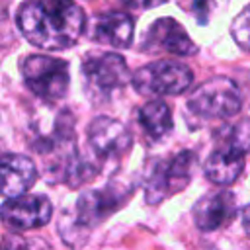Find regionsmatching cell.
<instances>
[{
  "label": "cell",
  "mask_w": 250,
  "mask_h": 250,
  "mask_svg": "<svg viewBox=\"0 0 250 250\" xmlns=\"http://www.w3.org/2000/svg\"><path fill=\"white\" fill-rule=\"evenodd\" d=\"M18 25L35 47L61 51L80 39L86 18L74 0H27L18 12Z\"/></svg>",
  "instance_id": "6da1fadb"
},
{
  "label": "cell",
  "mask_w": 250,
  "mask_h": 250,
  "mask_svg": "<svg viewBox=\"0 0 250 250\" xmlns=\"http://www.w3.org/2000/svg\"><path fill=\"white\" fill-rule=\"evenodd\" d=\"M250 150V117L227 129L223 143L209 154L203 172L217 186H230L244 168V154Z\"/></svg>",
  "instance_id": "7a4b0ae2"
},
{
  "label": "cell",
  "mask_w": 250,
  "mask_h": 250,
  "mask_svg": "<svg viewBox=\"0 0 250 250\" xmlns=\"http://www.w3.org/2000/svg\"><path fill=\"white\" fill-rule=\"evenodd\" d=\"M242 107L238 86L225 76H215L193 90L188 109L201 119H229Z\"/></svg>",
  "instance_id": "3957f363"
},
{
  "label": "cell",
  "mask_w": 250,
  "mask_h": 250,
  "mask_svg": "<svg viewBox=\"0 0 250 250\" xmlns=\"http://www.w3.org/2000/svg\"><path fill=\"white\" fill-rule=\"evenodd\" d=\"M25 86L47 102L61 100L68 90V62L47 55H29L21 62Z\"/></svg>",
  "instance_id": "277c9868"
},
{
  "label": "cell",
  "mask_w": 250,
  "mask_h": 250,
  "mask_svg": "<svg viewBox=\"0 0 250 250\" xmlns=\"http://www.w3.org/2000/svg\"><path fill=\"white\" fill-rule=\"evenodd\" d=\"M131 82L143 96H176L191 86L193 72L176 61H156L139 68Z\"/></svg>",
  "instance_id": "5b68a950"
},
{
  "label": "cell",
  "mask_w": 250,
  "mask_h": 250,
  "mask_svg": "<svg viewBox=\"0 0 250 250\" xmlns=\"http://www.w3.org/2000/svg\"><path fill=\"white\" fill-rule=\"evenodd\" d=\"M195 164L197 158L191 150H182L172 158L156 162L146 182V201L156 205L162 199L182 191L189 184Z\"/></svg>",
  "instance_id": "8992f818"
},
{
  "label": "cell",
  "mask_w": 250,
  "mask_h": 250,
  "mask_svg": "<svg viewBox=\"0 0 250 250\" xmlns=\"http://www.w3.org/2000/svg\"><path fill=\"white\" fill-rule=\"evenodd\" d=\"M86 90L90 94L107 96L123 88L129 80L127 62L117 53H92L82 62Z\"/></svg>",
  "instance_id": "52a82bcc"
},
{
  "label": "cell",
  "mask_w": 250,
  "mask_h": 250,
  "mask_svg": "<svg viewBox=\"0 0 250 250\" xmlns=\"http://www.w3.org/2000/svg\"><path fill=\"white\" fill-rule=\"evenodd\" d=\"M53 215V205L45 195L21 193L16 197H8V201L0 207V219L8 229L14 230H31L49 223Z\"/></svg>",
  "instance_id": "ba28073f"
},
{
  "label": "cell",
  "mask_w": 250,
  "mask_h": 250,
  "mask_svg": "<svg viewBox=\"0 0 250 250\" xmlns=\"http://www.w3.org/2000/svg\"><path fill=\"white\" fill-rule=\"evenodd\" d=\"M131 141L129 129L113 117L100 115L88 125V143L94 154L100 158H115L125 154L131 148Z\"/></svg>",
  "instance_id": "9c48e42d"
},
{
  "label": "cell",
  "mask_w": 250,
  "mask_h": 250,
  "mask_svg": "<svg viewBox=\"0 0 250 250\" xmlns=\"http://www.w3.org/2000/svg\"><path fill=\"white\" fill-rule=\"evenodd\" d=\"M143 51H164L178 57H191L197 53V47L176 20L160 18L148 27L143 41Z\"/></svg>",
  "instance_id": "30bf717a"
},
{
  "label": "cell",
  "mask_w": 250,
  "mask_h": 250,
  "mask_svg": "<svg viewBox=\"0 0 250 250\" xmlns=\"http://www.w3.org/2000/svg\"><path fill=\"white\" fill-rule=\"evenodd\" d=\"M37 180L31 158L23 154H0V195L16 197L25 193Z\"/></svg>",
  "instance_id": "8fae6325"
},
{
  "label": "cell",
  "mask_w": 250,
  "mask_h": 250,
  "mask_svg": "<svg viewBox=\"0 0 250 250\" xmlns=\"http://www.w3.org/2000/svg\"><path fill=\"white\" fill-rule=\"evenodd\" d=\"M236 211L234 195L227 189L203 195L193 207V221L201 230H217L225 227Z\"/></svg>",
  "instance_id": "7c38bea8"
},
{
  "label": "cell",
  "mask_w": 250,
  "mask_h": 250,
  "mask_svg": "<svg viewBox=\"0 0 250 250\" xmlns=\"http://www.w3.org/2000/svg\"><path fill=\"white\" fill-rule=\"evenodd\" d=\"M135 21L125 12H107L98 16L92 31V39L102 45L129 47L133 41Z\"/></svg>",
  "instance_id": "4fadbf2b"
},
{
  "label": "cell",
  "mask_w": 250,
  "mask_h": 250,
  "mask_svg": "<svg viewBox=\"0 0 250 250\" xmlns=\"http://www.w3.org/2000/svg\"><path fill=\"white\" fill-rule=\"evenodd\" d=\"M123 197L115 193L113 188H105V189H96V191H86L76 205V217L80 219V223L92 225V223H100L105 215L113 213L119 205H121Z\"/></svg>",
  "instance_id": "5bb4252c"
},
{
  "label": "cell",
  "mask_w": 250,
  "mask_h": 250,
  "mask_svg": "<svg viewBox=\"0 0 250 250\" xmlns=\"http://www.w3.org/2000/svg\"><path fill=\"white\" fill-rule=\"evenodd\" d=\"M139 123L150 139L158 141L172 131L170 107L160 100H152L139 109Z\"/></svg>",
  "instance_id": "9a60e30c"
},
{
  "label": "cell",
  "mask_w": 250,
  "mask_h": 250,
  "mask_svg": "<svg viewBox=\"0 0 250 250\" xmlns=\"http://www.w3.org/2000/svg\"><path fill=\"white\" fill-rule=\"evenodd\" d=\"M230 33L236 45L244 51H250V4L238 12L230 23Z\"/></svg>",
  "instance_id": "2e32d148"
},
{
  "label": "cell",
  "mask_w": 250,
  "mask_h": 250,
  "mask_svg": "<svg viewBox=\"0 0 250 250\" xmlns=\"http://www.w3.org/2000/svg\"><path fill=\"white\" fill-rule=\"evenodd\" d=\"M121 2H125V4H127V6H131V8L148 10V8H154V6H160V4H164L166 0H121Z\"/></svg>",
  "instance_id": "e0dca14e"
},
{
  "label": "cell",
  "mask_w": 250,
  "mask_h": 250,
  "mask_svg": "<svg viewBox=\"0 0 250 250\" xmlns=\"http://www.w3.org/2000/svg\"><path fill=\"white\" fill-rule=\"evenodd\" d=\"M207 4H209V0H195V4H193V12L197 14V20H199L201 23H205V18H203V16L209 14V12L205 10Z\"/></svg>",
  "instance_id": "ac0fdd59"
},
{
  "label": "cell",
  "mask_w": 250,
  "mask_h": 250,
  "mask_svg": "<svg viewBox=\"0 0 250 250\" xmlns=\"http://www.w3.org/2000/svg\"><path fill=\"white\" fill-rule=\"evenodd\" d=\"M240 221H242V227H244L246 234L250 236V205L242 207V211H240Z\"/></svg>",
  "instance_id": "d6986e66"
}]
</instances>
